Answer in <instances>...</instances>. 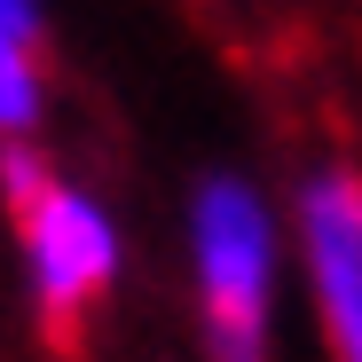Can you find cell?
I'll use <instances>...</instances> for the list:
<instances>
[{
	"label": "cell",
	"instance_id": "6da1fadb",
	"mask_svg": "<svg viewBox=\"0 0 362 362\" xmlns=\"http://www.w3.org/2000/svg\"><path fill=\"white\" fill-rule=\"evenodd\" d=\"M0 189L16 205V228H24V260H32V291H40V315L55 331H71L110 268H118V236H110V213L71 189V181H55L32 150H0Z\"/></svg>",
	"mask_w": 362,
	"mask_h": 362
},
{
	"label": "cell",
	"instance_id": "7a4b0ae2",
	"mask_svg": "<svg viewBox=\"0 0 362 362\" xmlns=\"http://www.w3.org/2000/svg\"><path fill=\"white\" fill-rule=\"evenodd\" d=\"M268 213L245 181H205L197 189V284H205V339L221 362H260L268 339Z\"/></svg>",
	"mask_w": 362,
	"mask_h": 362
},
{
	"label": "cell",
	"instance_id": "3957f363",
	"mask_svg": "<svg viewBox=\"0 0 362 362\" xmlns=\"http://www.w3.org/2000/svg\"><path fill=\"white\" fill-rule=\"evenodd\" d=\"M299 228H308V268L323 299V331L339 362H362V173L331 165L299 197Z\"/></svg>",
	"mask_w": 362,
	"mask_h": 362
},
{
	"label": "cell",
	"instance_id": "277c9868",
	"mask_svg": "<svg viewBox=\"0 0 362 362\" xmlns=\"http://www.w3.org/2000/svg\"><path fill=\"white\" fill-rule=\"evenodd\" d=\"M40 8H16L0 0V134H24L40 118Z\"/></svg>",
	"mask_w": 362,
	"mask_h": 362
}]
</instances>
